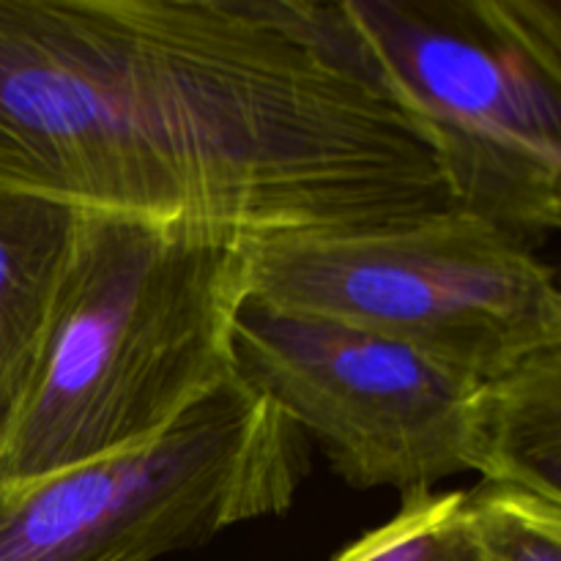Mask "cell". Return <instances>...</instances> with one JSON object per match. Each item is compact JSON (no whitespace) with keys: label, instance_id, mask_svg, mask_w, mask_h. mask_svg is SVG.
<instances>
[{"label":"cell","instance_id":"1","mask_svg":"<svg viewBox=\"0 0 561 561\" xmlns=\"http://www.w3.org/2000/svg\"><path fill=\"white\" fill-rule=\"evenodd\" d=\"M0 190L239 236L453 208L340 3L0 0Z\"/></svg>","mask_w":561,"mask_h":561},{"label":"cell","instance_id":"2","mask_svg":"<svg viewBox=\"0 0 561 561\" xmlns=\"http://www.w3.org/2000/svg\"><path fill=\"white\" fill-rule=\"evenodd\" d=\"M244 236L80 211L36 376L0 436V485L159 442L236 381Z\"/></svg>","mask_w":561,"mask_h":561},{"label":"cell","instance_id":"3","mask_svg":"<svg viewBox=\"0 0 561 561\" xmlns=\"http://www.w3.org/2000/svg\"><path fill=\"white\" fill-rule=\"evenodd\" d=\"M252 296L405 345L474 387L561 345V288L531 247L460 208L244 236Z\"/></svg>","mask_w":561,"mask_h":561},{"label":"cell","instance_id":"4","mask_svg":"<svg viewBox=\"0 0 561 561\" xmlns=\"http://www.w3.org/2000/svg\"><path fill=\"white\" fill-rule=\"evenodd\" d=\"M373 75L436 157L453 208L526 247L561 230V60L504 0H343Z\"/></svg>","mask_w":561,"mask_h":561},{"label":"cell","instance_id":"5","mask_svg":"<svg viewBox=\"0 0 561 561\" xmlns=\"http://www.w3.org/2000/svg\"><path fill=\"white\" fill-rule=\"evenodd\" d=\"M307 438L236 378L159 442L0 485V561H157L283 515Z\"/></svg>","mask_w":561,"mask_h":561},{"label":"cell","instance_id":"6","mask_svg":"<svg viewBox=\"0 0 561 561\" xmlns=\"http://www.w3.org/2000/svg\"><path fill=\"white\" fill-rule=\"evenodd\" d=\"M236 378L362 491L389 488L403 502L474 471L482 387L365 329L250 296L236 327Z\"/></svg>","mask_w":561,"mask_h":561},{"label":"cell","instance_id":"7","mask_svg":"<svg viewBox=\"0 0 561 561\" xmlns=\"http://www.w3.org/2000/svg\"><path fill=\"white\" fill-rule=\"evenodd\" d=\"M75 225L66 203L0 190V436L36 376Z\"/></svg>","mask_w":561,"mask_h":561},{"label":"cell","instance_id":"8","mask_svg":"<svg viewBox=\"0 0 561 561\" xmlns=\"http://www.w3.org/2000/svg\"><path fill=\"white\" fill-rule=\"evenodd\" d=\"M474 471L561 504V345L480 389Z\"/></svg>","mask_w":561,"mask_h":561},{"label":"cell","instance_id":"9","mask_svg":"<svg viewBox=\"0 0 561 561\" xmlns=\"http://www.w3.org/2000/svg\"><path fill=\"white\" fill-rule=\"evenodd\" d=\"M332 561H485L466 491L420 493Z\"/></svg>","mask_w":561,"mask_h":561},{"label":"cell","instance_id":"10","mask_svg":"<svg viewBox=\"0 0 561 561\" xmlns=\"http://www.w3.org/2000/svg\"><path fill=\"white\" fill-rule=\"evenodd\" d=\"M485 561H561V504L526 488L482 480L466 491Z\"/></svg>","mask_w":561,"mask_h":561},{"label":"cell","instance_id":"11","mask_svg":"<svg viewBox=\"0 0 561 561\" xmlns=\"http://www.w3.org/2000/svg\"><path fill=\"white\" fill-rule=\"evenodd\" d=\"M510 14L561 60V0H504Z\"/></svg>","mask_w":561,"mask_h":561},{"label":"cell","instance_id":"12","mask_svg":"<svg viewBox=\"0 0 561 561\" xmlns=\"http://www.w3.org/2000/svg\"><path fill=\"white\" fill-rule=\"evenodd\" d=\"M559 288H561V279H559Z\"/></svg>","mask_w":561,"mask_h":561}]
</instances>
